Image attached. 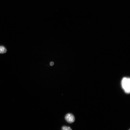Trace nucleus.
Wrapping results in <instances>:
<instances>
[{
	"label": "nucleus",
	"instance_id": "obj_1",
	"mask_svg": "<svg viewBox=\"0 0 130 130\" xmlns=\"http://www.w3.org/2000/svg\"><path fill=\"white\" fill-rule=\"evenodd\" d=\"M121 85L123 89L126 93L130 92V79L129 78L124 77L121 81Z\"/></svg>",
	"mask_w": 130,
	"mask_h": 130
},
{
	"label": "nucleus",
	"instance_id": "obj_2",
	"mask_svg": "<svg viewBox=\"0 0 130 130\" xmlns=\"http://www.w3.org/2000/svg\"><path fill=\"white\" fill-rule=\"evenodd\" d=\"M65 119L67 122L70 123H73L75 120L74 116L70 113L67 114L65 117Z\"/></svg>",
	"mask_w": 130,
	"mask_h": 130
},
{
	"label": "nucleus",
	"instance_id": "obj_3",
	"mask_svg": "<svg viewBox=\"0 0 130 130\" xmlns=\"http://www.w3.org/2000/svg\"><path fill=\"white\" fill-rule=\"evenodd\" d=\"M6 50L4 47L0 46V53H6Z\"/></svg>",
	"mask_w": 130,
	"mask_h": 130
},
{
	"label": "nucleus",
	"instance_id": "obj_4",
	"mask_svg": "<svg viewBox=\"0 0 130 130\" xmlns=\"http://www.w3.org/2000/svg\"><path fill=\"white\" fill-rule=\"evenodd\" d=\"M62 130H72L71 128L69 127L65 126H63L62 128Z\"/></svg>",
	"mask_w": 130,
	"mask_h": 130
},
{
	"label": "nucleus",
	"instance_id": "obj_5",
	"mask_svg": "<svg viewBox=\"0 0 130 130\" xmlns=\"http://www.w3.org/2000/svg\"><path fill=\"white\" fill-rule=\"evenodd\" d=\"M54 63L53 62H51L50 63V65L51 66H52L54 65Z\"/></svg>",
	"mask_w": 130,
	"mask_h": 130
},
{
	"label": "nucleus",
	"instance_id": "obj_6",
	"mask_svg": "<svg viewBox=\"0 0 130 130\" xmlns=\"http://www.w3.org/2000/svg\"></svg>",
	"mask_w": 130,
	"mask_h": 130
}]
</instances>
